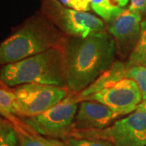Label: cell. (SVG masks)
I'll return each mask as SVG.
<instances>
[{
  "mask_svg": "<svg viewBox=\"0 0 146 146\" xmlns=\"http://www.w3.org/2000/svg\"><path fill=\"white\" fill-rule=\"evenodd\" d=\"M42 15L69 36L86 37L104 31L99 18L84 11L65 7L58 0H42Z\"/></svg>",
  "mask_w": 146,
  "mask_h": 146,
  "instance_id": "cell-6",
  "label": "cell"
},
{
  "mask_svg": "<svg viewBox=\"0 0 146 146\" xmlns=\"http://www.w3.org/2000/svg\"><path fill=\"white\" fill-rule=\"evenodd\" d=\"M77 94H70L60 102L41 115L23 119V123L41 136L50 138L70 137L78 110Z\"/></svg>",
  "mask_w": 146,
  "mask_h": 146,
  "instance_id": "cell-5",
  "label": "cell"
},
{
  "mask_svg": "<svg viewBox=\"0 0 146 146\" xmlns=\"http://www.w3.org/2000/svg\"><path fill=\"white\" fill-rule=\"evenodd\" d=\"M70 137L106 141L114 146H146V113L136 110L104 129L75 131Z\"/></svg>",
  "mask_w": 146,
  "mask_h": 146,
  "instance_id": "cell-4",
  "label": "cell"
},
{
  "mask_svg": "<svg viewBox=\"0 0 146 146\" xmlns=\"http://www.w3.org/2000/svg\"><path fill=\"white\" fill-rule=\"evenodd\" d=\"M119 117V115L102 103L81 101L73 123V131L104 129Z\"/></svg>",
  "mask_w": 146,
  "mask_h": 146,
  "instance_id": "cell-10",
  "label": "cell"
},
{
  "mask_svg": "<svg viewBox=\"0 0 146 146\" xmlns=\"http://www.w3.org/2000/svg\"><path fill=\"white\" fill-rule=\"evenodd\" d=\"M141 19L140 14L124 8L109 23L108 33L115 39L117 51L122 57L131 54L136 46L141 33Z\"/></svg>",
  "mask_w": 146,
  "mask_h": 146,
  "instance_id": "cell-9",
  "label": "cell"
},
{
  "mask_svg": "<svg viewBox=\"0 0 146 146\" xmlns=\"http://www.w3.org/2000/svg\"><path fill=\"white\" fill-rule=\"evenodd\" d=\"M64 144L65 146H114L108 141L75 137H69Z\"/></svg>",
  "mask_w": 146,
  "mask_h": 146,
  "instance_id": "cell-18",
  "label": "cell"
},
{
  "mask_svg": "<svg viewBox=\"0 0 146 146\" xmlns=\"http://www.w3.org/2000/svg\"><path fill=\"white\" fill-rule=\"evenodd\" d=\"M84 101H95L102 103L120 117L136 110L142 101V94L135 81L123 79L91 94Z\"/></svg>",
  "mask_w": 146,
  "mask_h": 146,
  "instance_id": "cell-8",
  "label": "cell"
},
{
  "mask_svg": "<svg viewBox=\"0 0 146 146\" xmlns=\"http://www.w3.org/2000/svg\"><path fill=\"white\" fill-rule=\"evenodd\" d=\"M0 146H20L13 123L2 118H0Z\"/></svg>",
  "mask_w": 146,
  "mask_h": 146,
  "instance_id": "cell-15",
  "label": "cell"
},
{
  "mask_svg": "<svg viewBox=\"0 0 146 146\" xmlns=\"http://www.w3.org/2000/svg\"><path fill=\"white\" fill-rule=\"evenodd\" d=\"M63 50L67 88L80 94L115 63L117 47L113 36L104 30L86 37L69 36Z\"/></svg>",
  "mask_w": 146,
  "mask_h": 146,
  "instance_id": "cell-1",
  "label": "cell"
},
{
  "mask_svg": "<svg viewBox=\"0 0 146 146\" xmlns=\"http://www.w3.org/2000/svg\"><path fill=\"white\" fill-rule=\"evenodd\" d=\"M15 115L23 119L41 115L63 101L70 91L53 85L26 84L16 87Z\"/></svg>",
  "mask_w": 146,
  "mask_h": 146,
  "instance_id": "cell-7",
  "label": "cell"
},
{
  "mask_svg": "<svg viewBox=\"0 0 146 146\" xmlns=\"http://www.w3.org/2000/svg\"><path fill=\"white\" fill-rule=\"evenodd\" d=\"M0 115L14 123L15 118V94L11 91L0 89Z\"/></svg>",
  "mask_w": 146,
  "mask_h": 146,
  "instance_id": "cell-16",
  "label": "cell"
},
{
  "mask_svg": "<svg viewBox=\"0 0 146 146\" xmlns=\"http://www.w3.org/2000/svg\"><path fill=\"white\" fill-rule=\"evenodd\" d=\"M127 79H130L136 82L141 90L142 97L145 95L146 67L129 66L127 68Z\"/></svg>",
  "mask_w": 146,
  "mask_h": 146,
  "instance_id": "cell-17",
  "label": "cell"
},
{
  "mask_svg": "<svg viewBox=\"0 0 146 146\" xmlns=\"http://www.w3.org/2000/svg\"><path fill=\"white\" fill-rule=\"evenodd\" d=\"M142 101H146V94L142 97Z\"/></svg>",
  "mask_w": 146,
  "mask_h": 146,
  "instance_id": "cell-23",
  "label": "cell"
},
{
  "mask_svg": "<svg viewBox=\"0 0 146 146\" xmlns=\"http://www.w3.org/2000/svg\"><path fill=\"white\" fill-rule=\"evenodd\" d=\"M127 62L115 61L112 66L102 73L94 83L91 84L89 87L84 89L82 92L77 94L80 102L84 101L87 97L98 92L102 89L107 88L114 84L119 82L121 80L127 79V72L128 68Z\"/></svg>",
  "mask_w": 146,
  "mask_h": 146,
  "instance_id": "cell-11",
  "label": "cell"
},
{
  "mask_svg": "<svg viewBox=\"0 0 146 146\" xmlns=\"http://www.w3.org/2000/svg\"><path fill=\"white\" fill-rule=\"evenodd\" d=\"M128 9L141 16L146 15V0H131Z\"/></svg>",
  "mask_w": 146,
  "mask_h": 146,
  "instance_id": "cell-20",
  "label": "cell"
},
{
  "mask_svg": "<svg viewBox=\"0 0 146 146\" xmlns=\"http://www.w3.org/2000/svg\"><path fill=\"white\" fill-rule=\"evenodd\" d=\"M136 110L142 111V112H145L146 113V101H142L141 103L138 105Z\"/></svg>",
  "mask_w": 146,
  "mask_h": 146,
  "instance_id": "cell-22",
  "label": "cell"
},
{
  "mask_svg": "<svg viewBox=\"0 0 146 146\" xmlns=\"http://www.w3.org/2000/svg\"><path fill=\"white\" fill-rule=\"evenodd\" d=\"M90 6L96 14L108 23L114 21L124 9L112 3L111 0H90Z\"/></svg>",
  "mask_w": 146,
  "mask_h": 146,
  "instance_id": "cell-14",
  "label": "cell"
},
{
  "mask_svg": "<svg viewBox=\"0 0 146 146\" xmlns=\"http://www.w3.org/2000/svg\"><path fill=\"white\" fill-rule=\"evenodd\" d=\"M0 81L7 86L39 84L67 88L65 55L62 47L7 64L0 69Z\"/></svg>",
  "mask_w": 146,
  "mask_h": 146,
  "instance_id": "cell-3",
  "label": "cell"
},
{
  "mask_svg": "<svg viewBox=\"0 0 146 146\" xmlns=\"http://www.w3.org/2000/svg\"><path fill=\"white\" fill-rule=\"evenodd\" d=\"M127 63L129 66L146 67V20L141 22L138 41L129 54Z\"/></svg>",
  "mask_w": 146,
  "mask_h": 146,
  "instance_id": "cell-13",
  "label": "cell"
},
{
  "mask_svg": "<svg viewBox=\"0 0 146 146\" xmlns=\"http://www.w3.org/2000/svg\"><path fill=\"white\" fill-rule=\"evenodd\" d=\"M63 5L79 11H88L91 9L90 0H58Z\"/></svg>",
  "mask_w": 146,
  "mask_h": 146,
  "instance_id": "cell-19",
  "label": "cell"
},
{
  "mask_svg": "<svg viewBox=\"0 0 146 146\" xmlns=\"http://www.w3.org/2000/svg\"><path fill=\"white\" fill-rule=\"evenodd\" d=\"M113 1L115 2V3L116 5L122 7V8H123V7H125L126 6H127L129 0H113Z\"/></svg>",
  "mask_w": 146,
  "mask_h": 146,
  "instance_id": "cell-21",
  "label": "cell"
},
{
  "mask_svg": "<svg viewBox=\"0 0 146 146\" xmlns=\"http://www.w3.org/2000/svg\"><path fill=\"white\" fill-rule=\"evenodd\" d=\"M13 124L18 135L20 146H65L64 143L42 137L18 120L14 122Z\"/></svg>",
  "mask_w": 146,
  "mask_h": 146,
  "instance_id": "cell-12",
  "label": "cell"
},
{
  "mask_svg": "<svg viewBox=\"0 0 146 146\" xmlns=\"http://www.w3.org/2000/svg\"><path fill=\"white\" fill-rule=\"evenodd\" d=\"M66 37L43 15L28 19L0 44V66L16 63L53 48H63Z\"/></svg>",
  "mask_w": 146,
  "mask_h": 146,
  "instance_id": "cell-2",
  "label": "cell"
}]
</instances>
